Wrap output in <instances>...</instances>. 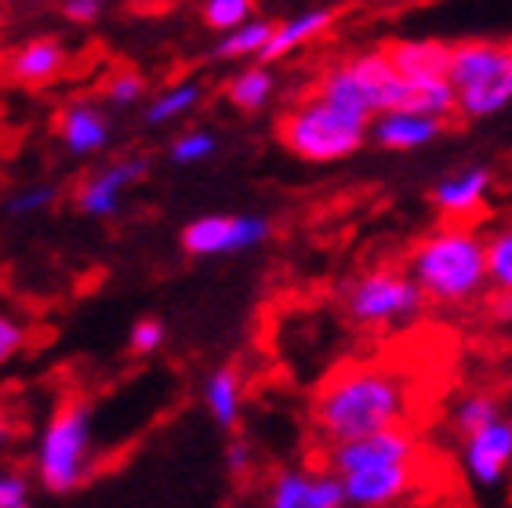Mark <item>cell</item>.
Masks as SVG:
<instances>
[{
  "mask_svg": "<svg viewBox=\"0 0 512 508\" xmlns=\"http://www.w3.org/2000/svg\"><path fill=\"white\" fill-rule=\"evenodd\" d=\"M487 276L498 291H512V222L487 236Z\"/></svg>",
  "mask_w": 512,
  "mask_h": 508,
  "instance_id": "cb8c5ba5",
  "label": "cell"
},
{
  "mask_svg": "<svg viewBox=\"0 0 512 508\" xmlns=\"http://www.w3.org/2000/svg\"><path fill=\"white\" fill-rule=\"evenodd\" d=\"M418 440L407 425L371 432L360 440L331 443V472L349 476L360 469H375V465H396V461H418Z\"/></svg>",
  "mask_w": 512,
  "mask_h": 508,
  "instance_id": "ba28073f",
  "label": "cell"
},
{
  "mask_svg": "<svg viewBox=\"0 0 512 508\" xmlns=\"http://www.w3.org/2000/svg\"><path fill=\"white\" fill-rule=\"evenodd\" d=\"M164 345V327L157 320H142L135 323V331H131V349L138 356H149V352H157Z\"/></svg>",
  "mask_w": 512,
  "mask_h": 508,
  "instance_id": "f1b7e54d",
  "label": "cell"
},
{
  "mask_svg": "<svg viewBox=\"0 0 512 508\" xmlns=\"http://www.w3.org/2000/svg\"><path fill=\"white\" fill-rule=\"evenodd\" d=\"M66 66V51L59 40H30L26 48L15 51L11 59V77L22 84H48Z\"/></svg>",
  "mask_w": 512,
  "mask_h": 508,
  "instance_id": "ac0fdd59",
  "label": "cell"
},
{
  "mask_svg": "<svg viewBox=\"0 0 512 508\" xmlns=\"http://www.w3.org/2000/svg\"><path fill=\"white\" fill-rule=\"evenodd\" d=\"M411 276L436 302H473L476 294L491 284L487 240L465 225H444L411 251Z\"/></svg>",
  "mask_w": 512,
  "mask_h": 508,
  "instance_id": "7a4b0ae2",
  "label": "cell"
},
{
  "mask_svg": "<svg viewBox=\"0 0 512 508\" xmlns=\"http://www.w3.org/2000/svg\"><path fill=\"white\" fill-rule=\"evenodd\" d=\"M26 505V479L0 472V508H22Z\"/></svg>",
  "mask_w": 512,
  "mask_h": 508,
  "instance_id": "4dcf8cb0",
  "label": "cell"
},
{
  "mask_svg": "<svg viewBox=\"0 0 512 508\" xmlns=\"http://www.w3.org/2000/svg\"><path fill=\"white\" fill-rule=\"evenodd\" d=\"M494 418H502V407L494 400L491 392H469L458 407H454V429L469 436V432L483 429V425H491Z\"/></svg>",
  "mask_w": 512,
  "mask_h": 508,
  "instance_id": "7402d4cb",
  "label": "cell"
},
{
  "mask_svg": "<svg viewBox=\"0 0 512 508\" xmlns=\"http://www.w3.org/2000/svg\"><path fill=\"white\" fill-rule=\"evenodd\" d=\"M269 98H273V73H269L266 66L244 69V73H237L233 84H229V102L237 109H244V113H258Z\"/></svg>",
  "mask_w": 512,
  "mask_h": 508,
  "instance_id": "44dd1931",
  "label": "cell"
},
{
  "mask_svg": "<svg viewBox=\"0 0 512 508\" xmlns=\"http://www.w3.org/2000/svg\"><path fill=\"white\" fill-rule=\"evenodd\" d=\"M91 465V411L88 407H62L48 421L37 447V472L40 483L51 494H69L88 476Z\"/></svg>",
  "mask_w": 512,
  "mask_h": 508,
  "instance_id": "5b68a950",
  "label": "cell"
},
{
  "mask_svg": "<svg viewBox=\"0 0 512 508\" xmlns=\"http://www.w3.org/2000/svg\"><path fill=\"white\" fill-rule=\"evenodd\" d=\"M22 345H26L22 323L11 320V316H0V363H8L11 356H19Z\"/></svg>",
  "mask_w": 512,
  "mask_h": 508,
  "instance_id": "f546056e",
  "label": "cell"
},
{
  "mask_svg": "<svg viewBox=\"0 0 512 508\" xmlns=\"http://www.w3.org/2000/svg\"><path fill=\"white\" fill-rule=\"evenodd\" d=\"M331 22H335V11H331V8L302 11V15H295V19H287L284 26H276L273 37H269V44H266V51H262L258 59H262V62L284 59V55H291L295 48H302V44H309V40L320 37Z\"/></svg>",
  "mask_w": 512,
  "mask_h": 508,
  "instance_id": "e0dca14e",
  "label": "cell"
},
{
  "mask_svg": "<svg viewBox=\"0 0 512 508\" xmlns=\"http://www.w3.org/2000/svg\"><path fill=\"white\" fill-rule=\"evenodd\" d=\"M313 418L327 443L360 440L371 432L407 425L411 381L389 367H349L320 389Z\"/></svg>",
  "mask_w": 512,
  "mask_h": 508,
  "instance_id": "6da1fadb",
  "label": "cell"
},
{
  "mask_svg": "<svg viewBox=\"0 0 512 508\" xmlns=\"http://www.w3.org/2000/svg\"><path fill=\"white\" fill-rule=\"evenodd\" d=\"M418 479V461H396V465H375V469H360L342 476L345 501L360 508H385L404 501L414 490Z\"/></svg>",
  "mask_w": 512,
  "mask_h": 508,
  "instance_id": "30bf717a",
  "label": "cell"
},
{
  "mask_svg": "<svg viewBox=\"0 0 512 508\" xmlns=\"http://www.w3.org/2000/svg\"><path fill=\"white\" fill-rule=\"evenodd\" d=\"M197 102H200L197 84H178V88H168L164 95H157L153 102H149L146 120H149V124H171V120L186 117Z\"/></svg>",
  "mask_w": 512,
  "mask_h": 508,
  "instance_id": "603a6c76",
  "label": "cell"
},
{
  "mask_svg": "<svg viewBox=\"0 0 512 508\" xmlns=\"http://www.w3.org/2000/svg\"><path fill=\"white\" fill-rule=\"evenodd\" d=\"M345 313L364 327H382V323H404L422 313L425 291L411 273L400 269H371L356 276L342 294Z\"/></svg>",
  "mask_w": 512,
  "mask_h": 508,
  "instance_id": "8992f818",
  "label": "cell"
},
{
  "mask_svg": "<svg viewBox=\"0 0 512 508\" xmlns=\"http://www.w3.org/2000/svg\"><path fill=\"white\" fill-rule=\"evenodd\" d=\"M55 204V189L51 186H37V189H26V193L11 196L8 211L11 215H33V211H44V207Z\"/></svg>",
  "mask_w": 512,
  "mask_h": 508,
  "instance_id": "83f0119b",
  "label": "cell"
},
{
  "mask_svg": "<svg viewBox=\"0 0 512 508\" xmlns=\"http://www.w3.org/2000/svg\"><path fill=\"white\" fill-rule=\"evenodd\" d=\"M215 153V135L211 131H186L182 138H175L171 146V160L175 164H200Z\"/></svg>",
  "mask_w": 512,
  "mask_h": 508,
  "instance_id": "484cf974",
  "label": "cell"
},
{
  "mask_svg": "<svg viewBox=\"0 0 512 508\" xmlns=\"http://www.w3.org/2000/svg\"><path fill=\"white\" fill-rule=\"evenodd\" d=\"M146 167H149L146 160L131 157V160H117V164L99 171V175H91L88 182L80 186V196H77L80 211H88V215H95V218L113 215V211L120 207L124 189L146 175Z\"/></svg>",
  "mask_w": 512,
  "mask_h": 508,
  "instance_id": "5bb4252c",
  "label": "cell"
},
{
  "mask_svg": "<svg viewBox=\"0 0 512 508\" xmlns=\"http://www.w3.org/2000/svg\"><path fill=\"white\" fill-rule=\"evenodd\" d=\"M367 131H371V117L342 106V102H331L320 91H313V98L291 109L280 124L284 146L309 164L345 160L364 146Z\"/></svg>",
  "mask_w": 512,
  "mask_h": 508,
  "instance_id": "3957f363",
  "label": "cell"
},
{
  "mask_svg": "<svg viewBox=\"0 0 512 508\" xmlns=\"http://www.w3.org/2000/svg\"><path fill=\"white\" fill-rule=\"evenodd\" d=\"M385 55L393 59V66L404 73V77L418 80V84H440V80H451L447 69H451V48L436 44V40H396L385 48Z\"/></svg>",
  "mask_w": 512,
  "mask_h": 508,
  "instance_id": "9a60e30c",
  "label": "cell"
},
{
  "mask_svg": "<svg viewBox=\"0 0 512 508\" xmlns=\"http://www.w3.org/2000/svg\"><path fill=\"white\" fill-rule=\"evenodd\" d=\"M99 11H102V0H66V19L73 22L99 19Z\"/></svg>",
  "mask_w": 512,
  "mask_h": 508,
  "instance_id": "1f68e13d",
  "label": "cell"
},
{
  "mask_svg": "<svg viewBox=\"0 0 512 508\" xmlns=\"http://www.w3.org/2000/svg\"><path fill=\"white\" fill-rule=\"evenodd\" d=\"M462 461L476 487H502L512 472V421L494 418L491 425L469 432L462 447Z\"/></svg>",
  "mask_w": 512,
  "mask_h": 508,
  "instance_id": "9c48e42d",
  "label": "cell"
},
{
  "mask_svg": "<svg viewBox=\"0 0 512 508\" xmlns=\"http://www.w3.org/2000/svg\"><path fill=\"white\" fill-rule=\"evenodd\" d=\"M273 30L276 26H269V22H262V19L240 22L237 30H229L226 37L218 40L215 55L218 59H247V55H262L269 37H273Z\"/></svg>",
  "mask_w": 512,
  "mask_h": 508,
  "instance_id": "ffe728a7",
  "label": "cell"
},
{
  "mask_svg": "<svg viewBox=\"0 0 512 508\" xmlns=\"http://www.w3.org/2000/svg\"><path fill=\"white\" fill-rule=\"evenodd\" d=\"M204 403L207 411H211V418L218 421V425H237L240 418V378L237 371H229V367H222V371H215L211 378H207L204 385Z\"/></svg>",
  "mask_w": 512,
  "mask_h": 508,
  "instance_id": "d6986e66",
  "label": "cell"
},
{
  "mask_svg": "<svg viewBox=\"0 0 512 508\" xmlns=\"http://www.w3.org/2000/svg\"><path fill=\"white\" fill-rule=\"evenodd\" d=\"M494 175L487 167H462L454 175L440 178L433 189V204L436 211H444L447 218H469L476 215L483 204H487V193H491Z\"/></svg>",
  "mask_w": 512,
  "mask_h": 508,
  "instance_id": "4fadbf2b",
  "label": "cell"
},
{
  "mask_svg": "<svg viewBox=\"0 0 512 508\" xmlns=\"http://www.w3.org/2000/svg\"><path fill=\"white\" fill-rule=\"evenodd\" d=\"M269 236V222L258 215H204L186 225L182 247L200 258L215 254H240L258 247Z\"/></svg>",
  "mask_w": 512,
  "mask_h": 508,
  "instance_id": "52a82bcc",
  "label": "cell"
},
{
  "mask_svg": "<svg viewBox=\"0 0 512 508\" xmlns=\"http://www.w3.org/2000/svg\"><path fill=\"white\" fill-rule=\"evenodd\" d=\"M273 508H342L345 483L338 472L331 476H306V472H280L269 487Z\"/></svg>",
  "mask_w": 512,
  "mask_h": 508,
  "instance_id": "8fae6325",
  "label": "cell"
},
{
  "mask_svg": "<svg viewBox=\"0 0 512 508\" xmlns=\"http://www.w3.org/2000/svg\"><path fill=\"white\" fill-rule=\"evenodd\" d=\"M498 320H505V323H512V291H502V302H498Z\"/></svg>",
  "mask_w": 512,
  "mask_h": 508,
  "instance_id": "836d02e7",
  "label": "cell"
},
{
  "mask_svg": "<svg viewBox=\"0 0 512 508\" xmlns=\"http://www.w3.org/2000/svg\"><path fill=\"white\" fill-rule=\"evenodd\" d=\"M0 436H4V429H0Z\"/></svg>",
  "mask_w": 512,
  "mask_h": 508,
  "instance_id": "e575fe53",
  "label": "cell"
},
{
  "mask_svg": "<svg viewBox=\"0 0 512 508\" xmlns=\"http://www.w3.org/2000/svg\"><path fill=\"white\" fill-rule=\"evenodd\" d=\"M226 461H229V472H247V465H251V454H247V447L244 443H233L229 447V454H226Z\"/></svg>",
  "mask_w": 512,
  "mask_h": 508,
  "instance_id": "d6a6232c",
  "label": "cell"
},
{
  "mask_svg": "<svg viewBox=\"0 0 512 508\" xmlns=\"http://www.w3.org/2000/svg\"><path fill=\"white\" fill-rule=\"evenodd\" d=\"M247 19H251V0H204V22L211 30L229 33Z\"/></svg>",
  "mask_w": 512,
  "mask_h": 508,
  "instance_id": "d4e9b609",
  "label": "cell"
},
{
  "mask_svg": "<svg viewBox=\"0 0 512 508\" xmlns=\"http://www.w3.org/2000/svg\"><path fill=\"white\" fill-rule=\"evenodd\" d=\"M106 95H109V102H113V106H131V102H138V98H142V77H138L135 69H120V73H113V77H109Z\"/></svg>",
  "mask_w": 512,
  "mask_h": 508,
  "instance_id": "4316f807",
  "label": "cell"
},
{
  "mask_svg": "<svg viewBox=\"0 0 512 508\" xmlns=\"http://www.w3.org/2000/svg\"><path fill=\"white\" fill-rule=\"evenodd\" d=\"M59 138L66 142L69 153H77V157L99 153V149L109 142L106 113L95 109L91 102H77V106H69L59 117Z\"/></svg>",
  "mask_w": 512,
  "mask_h": 508,
  "instance_id": "2e32d148",
  "label": "cell"
},
{
  "mask_svg": "<svg viewBox=\"0 0 512 508\" xmlns=\"http://www.w3.org/2000/svg\"><path fill=\"white\" fill-rule=\"evenodd\" d=\"M444 120L447 117H433V113H422V109H385L371 124V138L382 149L407 153V149H422L429 142H436L440 131H444Z\"/></svg>",
  "mask_w": 512,
  "mask_h": 508,
  "instance_id": "7c38bea8",
  "label": "cell"
},
{
  "mask_svg": "<svg viewBox=\"0 0 512 508\" xmlns=\"http://www.w3.org/2000/svg\"><path fill=\"white\" fill-rule=\"evenodd\" d=\"M458 113L465 117H494L512 102V48L494 40L458 44L451 48V69Z\"/></svg>",
  "mask_w": 512,
  "mask_h": 508,
  "instance_id": "277c9868",
  "label": "cell"
}]
</instances>
